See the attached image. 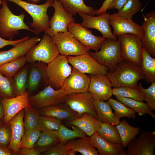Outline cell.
I'll return each mask as SVG.
<instances>
[{
    "instance_id": "cell-55",
    "label": "cell",
    "mask_w": 155,
    "mask_h": 155,
    "mask_svg": "<svg viewBox=\"0 0 155 155\" xmlns=\"http://www.w3.org/2000/svg\"><path fill=\"white\" fill-rule=\"evenodd\" d=\"M29 3L37 4L40 1V0H27Z\"/></svg>"
},
{
    "instance_id": "cell-27",
    "label": "cell",
    "mask_w": 155,
    "mask_h": 155,
    "mask_svg": "<svg viewBox=\"0 0 155 155\" xmlns=\"http://www.w3.org/2000/svg\"><path fill=\"white\" fill-rule=\"evenodd\" d=\"M47 66L46 63L41 62H38L31 66L26 84V88L30 91L35 90L43 80L44 79L45 81Z\"/></svg>"
},
{
    "instance_id": "cell-28",
    "label": "cell",
    "mask_w": 155,
    "mask_h": 155,
    "mask_svg": "<svg viewBox=\"0 0 155 155\" xmlns=\"http://www.w3.org/2000/svg\"><path fill=\"white\" fill-rule=\"evenodd\" d=\"M68 149H71L82 155H99L98 151L91 144L90 137L74 139L65 143Z\"/></svg>"
},
{
    "instance_id": "cell-18",
    "label": "cell",
    "mask_w": 155,
    "mask_h": 155,
    "mask_svg": "<svg viewBox=\"0 0 155 155\" xmlns=\"http://www.w3.org/2000/svg\"><path fill=\"white\" fill-rule=\"evenodd\" d=\"M90 81L88 90L94 100L107 101L112 94L110 81L106 75H90Z\"/></svg>"
},
{
    "instance_id": "cell-15",
    "label": "cell",
    "mask_w": 155,
    "mask_h": 155,
    "mask_svg": "<svg viewBox=\"0 0 155 155\" xmlns=\"http://www.w3.org/2000/svg\"><path fill=\"white\" fill-rule=\"evenodd\" d=\"M29 96L28 92L26 91L23 94L13 97L2 98L0 99L4 110V124L9 125L11 120L20 111L27 107L32 106Z\"/></svg>"
},
{
    "instance_id": "cell-21",
    "label": "cell",
    "mask_w": 155,
    "mask_h": 155,
    "mask_svg": "<svg viewBox=\"0 0 155 155\" xmlns=\"http://www.w3.org/2000/svg\"><path fill=\"white\" fill-rule=\"evenodd\" d=\"M142 24L144 36L141 40L143 47L153 57H155V11L153 10L144 16Z\"/></svg>"
},
{
    "instance_id": "cell-26",
    "label": "cell",
    "mask_w": 155,
    "mask_h": 155,
    "mask_svg": "<svg viewBox=\"0 0 155 155\" xmlns=\"http://www.w3.org/2000/svg\"><path fill=\"white\" fill-rule=\"evenodd\" d=\"M93 104L97 119L101 122H106L115 126L120 122L112 111L108 101L94 100Z\"/></svg>"
},
{
    "instance_id": "cell-48",
    "label": "cell",
    "mask_w": 155,
    "mask_h": 155,
    "mask_svg": "<svg viewBox=\"0 0 155 155\" xmlns=\"http://www.w3.org/2000/svg\"><path fill=\"white\" fill-rule=\"evenodd\" d=\"M30 37L26 36L23 38L16 40H7L0 36V49L5 46L11 45L14 46L19 43L29 39Z\"/></svg>"
},
{
    "instance_id": "cell-41",
    "label": "cell",
    "mask_w": 155,
    "mask_h": 155,
    "mask_svg": "<svg viewBox=\"0 0 155 155\" xmlns=\"http://www.w3.org/2000/svg\"><path fill=\"white\" fill-rule=\"evenodd\" d=\"M142 6L140 0H129L117 13L124 19H131L133 16L140 10Z\"/></svg>"
},
{
    "instance_id": "cell-34",
    "label": "cell",
    "mask_w": 155,
    "mask_h": 155,
    "mask_svg": "<svg viewBox=\"0 0 155 155\" xmlns=\"http://www.w3.org/2000/svg\"><path fill=\"white\" fill-rule=\"evenodd\" d=\"M96 132L108 142L114 143H122L119 133L115 125L106 122H100V127Z\"/></svg>"
},
{
    "instance_id": "cell-13",
    "label": "cell",
    "mask_w": 155,
    "mask_h": 155,
    "mask_svg": "<svg viewBox=\"0 0 155 155\" xmlns=\"http://www.w3.org/2000/svg\"><path fill=\"white\" fill-rule=\"evenodd\" d=\"M68 31L82 44L89 49L97 52L105 38L93 34L92 31L83 27L81 24L73 22L67 26Z\"/></svg>"
},
{
    "instance_id": "cell-52",
    "label": "cell",
    "mask_w": 155,
    "mask_h": 155,
    "mask_svg": "<svg viewBox=\"0 0 155 155\" xmlns=\"http://www.w3.org/2000/svg\"><path fill=\"white\" fill-rule=\"evenodd\" d=\"M10 150L0 147V155H12L14 154L13 152Z\"/></svg>"
},
{
    "instance_id": "cell-22",
    "label": "cell",
    "mask_w": 155,
    "mask_h": 155,
    "mask_svg": "<svg viewBox=\"0 0 155 155\" xmlns=\"http://www.w3.org/2000/svg\"><path fill=\"white\" fill-rule=\"evenodd\" d=\"M24 109L13 118L9 124L11 129V138L7 149L11 150L15 155L18 154L21 140L25 131L24 121Z\"/></svg>"
},
{
    "instance_id": "cell-33",
    "label": "cell",
    "mask_w": 155,
    "mask_h": 155,
    "mask_svg": "<svg viewBox=\"0 0 155 155\" xmlns=\"http://www.w3.org/2000/svg\"><path fill=\"white\" fill-rule=\"evenodd\" d=\"M115 97L117 100L131 108L135 113H138L139 115H144L147 114L153 118H155V114L147 103L129 98L119 96H115Z\"/></svg>"
},
{
    "instance_id": "cell-40",
    "label": "cell",
    "mask_w": 155,
    "mask_h": 155,
    "mask_svg": "<svg viewBox=\"0 0 155 155\" xmlns=\"http://www.w3.org/2000/svg\"><path fill=\"white\" fill-rule=\"evenodd\" d=\"M112 94L115 96L129 98L138 101L145 100L138 88H136L129 87L114 88L112 89Z\"/></svg>"
},
{
    "instance_id": "cell-11",
    "label": "cell",
    "mask_w": 155,
    "mask_h": 155,
    "mask_svg": "<svg viewBox=\"0 0 155 155\" xmlns=\"http://www.w3.org/2000/svg\"><path fill=\"white\" fill-rule=\"evenodd\" d=\"M94 100L91 93L88 90L82 93L67 94L63 102L81 116L84 113H88L97 119L93 104Z\"/></svg>"
},
{
    "instance_id": "cell-10",
    "label": "cell",
    "mask_w": 155,
    "mask_h": 155,
    "mask_svg": "<svg viewBox=\"0 0 155 155\" xmlns=\"http://www.w3.org/2000/svg\"><path fill=\"white\" fill-rule=\"evenodd\" d=\"M60 55L76 56L88 53L90 50L76 39L68 31L59 32L52 36Z\"/></svg>"
},
{
    "instance_id": "cell-36",
    "label": "cell",
    "mask_w": 155,
    "mask_h": 155,
    "mask_svg": "<svg viewBox=\"0 0 155 155\" xmlns=\"http://www.w3.org/2000/svg\"><path fill=\"white\" fill-rule=\"evenodd\" d=\"M70 129L61 123L57 131L60 142L65 144L68 141L77 138L86 137V133L78 127L72 125Z\"/></svg>"
},
{
    "instance_id": "cell-57",
    "label": "cell",
    "mask_w": 155,
    "mask_h": 155,
    "mask_svg": "<svg viewBox=\"0 0 155 155\" xmlns=\"http://www.w3.org/2000/svg\"><path fill=\"white\" fill-rule=\"evenodd\" d=\"M3 3V1L1 0H0V6Z\"/></svg>"
},
{
    "instance_id": "cell-38",
    "label": "cell",
    "mask_w": 155,
    "mask_h": 155,
    "mask_svg": "<svg viewBox=\"0 0 155 155\" xmlns=\"http://www.w3.org/2000/svg\"><path fill=\"white\" fill-rule=\"evenodd\" d=\"M112 108L114 111V114L117 119L120 120L122 117H126L135 119L136 117L135 113L132 109L122 103L110 98L108 100Z\"/></svg>"
},
{
    "instance_id": "cell-4",
    "label": "cell",
    "mask_w": 155,
    "mask_h": 155,
    "mask_svg": "<svg viewBox=\"0 0 155 155\" xmlns=\"http://www.w3.org/2000/svg\"><path fill=\"white\" fill-rule=\"evenodd\" d=\"M100 49L97 52L89 51L88 53L99 63L106 67L109 72L113 71L117 65L124 61L118 40L106 38L102 42Z\"/></svg>"
},
{
    "instance_id": "cell-58",
    "label": "cell",
    "mask_w": 155,
    "mask_h": 155,
    "mask_svg": "<svg viewBox=\"0 0 155 155\" xmlns=\"http://www.w3.org/2000/svg\"><path fill=\"white\" fill-rule=\"evenodd\" d=\"M3 124H2V123H1V121H0V127L1 126V125H2Z\"/></svg>"
},
{
    "instance_id": "cell-6",
    "label": "cell",
    "mask_w": 155,
    "mask_h": 155,
    "mask_svg": "<svg viewBox=\"0 0 155 155\" xmlns=\"http://www.w3.org/2000/svg\"><path fill=\"white\" fill-rule=\"evenodd\" d=\"M60 55L52 37L44 34L40 42L30 49L25 55L27 62H43L49 64Z\"/></svg>"
},
{
    "instance_id": "cell-14",
    "label": "cell",
    "mask_w": 155,
    "mask_h": 155,
    "mask_svg": "<svg viewBox=\"0 0 155 155\" xmlns=\"http://www.w3.org/2000/svg\"><path fill=\"white\" fill-rule=\"evenodd\" d=\"M126 155H154L155 135L142 130L139 136L128 144Z\"/></svg>"
},
{
    "instance_id": "cell-23",
    "label": "cell",
    "mask_w": 155,
    "mask_h": 155,
    "mask_svg": "<svg viewBox=\"0 0 155 155\" xmlns=\"http://www.w3.org/2000/svg\"><path fill=\"white\" fill-rule=\"evenodd\" d=\"M90 137L91 144L97 149L99 155H126L127 151L121 144L108 142L97 132Z\"/></svg>"
},
{
    "instance_id": "cell-24",
    "label": "cell",
    "mask_w": 155,
    "mask_h": 155,
    "mask_svg": "<svg viewBox=\"0 0 155 155\" xmlns=\"http://www.w3.org/2000/svg\"><path fill=\"white\" fill-rule=\"evenodd\" d=\"M40 115L52 117L61 120L72 121L81 117L64 102L39 109Z\"/></svg>"
},
{
    "instance_id": "cell-32",
    "label": "cell",
    "mask_w": 155,
    "mask_h": 155,
    "mask_svg": "<svg viewBox=\"0 0 155 155\" xmlns=\"http://www.w3.org/2000/svg\"><path fill=\"white\" fill-rule=\"evenodd\" d=\"M116 126L124 148L127 147L129 143L140 133V130L138 127H134L131 125L125 119L120 121Z\"/></svg>"
},
{
    "instance_id": "cell-9",
    "label": "cell",
    "mask_w": 155,
    "mask_h": 155,
    "mask_svg": "<svg viewBox=\"0 0 155 155\" xmlns=\"http://www.w3.org/2000/svg\"><path fill=\"white\" fill-rule=\"evenodd\" d=\"M52 6L55 11L53 16L49 20V27L44 31V34L51 37L59 32L68 31V25L75 22L73 16L64 9L60 1L54 0Z\"/></svg>"
},
{
    "instance_id": "cell-39",
    "label": "cell",
    "mask_w": 155,
    "mask_h": 155,
    "mask_svg": "<svg viewBox=\"0 0 155 155\" xmlns=\"http://www.w3.org/2000/svg\"><path fill=\"white\" fill-rule=\"evenodd\" d=\"M24 125L25 130L37 129L40 115L39 111L32 106L24 109Z\"/></svg>"
},
{
    "instance_id": "cell-19",
    "label": "cell",
    "mask_w": 155,
    "mask_h": 155,
    "mask_svg": "<svg viewBox=\"0 0 155 155\" xmlns=\"http://www.w3.org/2000/svg\"><path fill=\"white\" fill-rule=\"evenodd\" d=\"M90 81L89 75L72 67L71 74L65 80L61 88L67 94L83 92L88 90Z\"/></svg>"
},
{
    "instance_id": "cell-42",
    "label": "cell",
    "mask_w": 155,
    "mask_h": 155,
    "mask_svg": "<svg viewBox=\"0 0 155 155\" xmlns=\"http://www.w3.org/2000/svg\"><path fill=\"white\" fill-rule=\"evenodd\" d=\"M62 121V120L52 117L40 115L37 129L41 131H57Z\"/></svg>"
},
{
    "instance_id": "cell-46",
    "label": "cell",
    "mask_w": 155,
    "mask_h": 155,
    "mask_svg": "<svg viewBox=\"0 0 155 155\" xmlns=\"http://www.w3.org/2000/svg\"><path fill=\"white\" fill-rule=\"evenodd\" d=\"M11 138V131L9 125L2 124L0 127V147L7 148Z\"/></svg>"
},
{
    "instance_id": "cell-3",
    "label": "cell",
    "mask_w": 155,
    "mask_h": 155,
    "mask_svg": "<svg viewBox=\"0 0 155 155\" xmlns=\"http://www.w3.org/2000/svg\"><path fill=\"white\" fill-rule=\"evenodd\" d=\"M12 2L20 6L27 12L32 19L30 23V28L34 29V33L38 35L49 27V17L47 14L48 8L52 6L54 0H46L41 5L28 2L22 0H5Z\"/></svg>"
},
{
    "instance_id": "cell-53",
    "label": "cell",
    "mask_w": 155,
    "mask_h": 155,
    "mask_svg": "<svg viewBox=\"0 0 155 155\" xmlns=\"http://www.w3.org/2000/svg\"><path fill=\"white\" fill-rule=\"evenodd\" d=\"M4 117V112L3 105L0 101V119L3 121Z\"/></svg>"
},
{
    "instance_id": "cell-31",
    "label": "cell",
    "mask_w": 155,
    "mask_h": 155,
    "mask_svg": "<svg viewBox=\"0 0 155 155\" xmlns=\"http://www.w3.org/2000/svg\"><path fill=\"white\" fill-rule=\"evenodd\" d=\"M140 67L147 82H155V58L152 57L143 47L141 51Z\"/></svg>"
},
{
    "instance_id": "cell-49",
    "label": "cell",
    "mask_w": 155,
    "mask_h": 155,
    "mask_svg": "<svg viewBox=\"0 0 155 155\" xmlns=\"http://www.w3.org/2000/svg\"><path fill=\"white\" fill-rule=\"evenodd\" d=\"M40 153L34 147L32 148H20L18 155H39Z\"/></svg>"
},
{
    "instance_id": "cell-17",
    "label": "cell",
    "mask_w": 155,
    "mask_h": 155,
    "mask_svg": "<svg viewBox=\"0 0 155 155\" xmlns=\"http://www.w3.org/2000/svg\"><path fill=\"white\" fill-rule=\"evenodd\" d=\"M78 13L82 19L81 24L84 27L98 30L105 38L117 39V37L113 35L111 30L108 18L109 13L106 12L96 17L82 12H79Z\"/></svg>"
},
{
    "instance_id": "cell-5",
    "label": "cell",
    "mask_w": 155,
    "mask_h": 155,
    "mask_svg": "<svg viewBox=\"0 0 155 155\" xmlns=\"http://www.w3.org/2000/svg\"><path fill=\"white\" fill-rule=\"evenodd\" d=\"M69 63L67 56L60 55L47 64L45 72L46 82L56 90L61 88L72 71V67Z\"/></svg>"
},
{
    "instance_id": "cell-43",
    "label": "cell",
    "mask_w": 155,
    "mask_h": 155,
    "mask_svg": "<svg viewBox=\"0 0 155 155\" xmlns=\"http://www.w3.org/2000/svg\"><path fill=\"white\" fill-rule=\"evenodd\" d=\"M0 96L11 98L16 96L12 78H9L0 73Z\"/></svg>"
},
{
    "instance_id": "cell-45",
    "label": "cell",
    "mask_w": 155,
    "mask_h": 155,
    "mask_svg": "<svg viewBox=\"0 0 155 155\" xmlns=\"http://www.w3.org/2000/svg\"><path fill=\"white\" fill-rule=\"evenodd\" d=\"M137 88L151 109L155 110V82L151 83V85L146 89L142 86L141 82H140L138 84Z\"/></svg>"
},
{
    "instance_id": "cell-44",
    "label": "cell",
    "mask_w": 155,
    "mask_h": 155,
    "mask_svg": "<svg viewBox=\"0 0 155 155\" xmlns=\"http://www.w3.org/2000/svg\"><path fill=\"white\" fill-rule=\"evenodd\" d=\"M41 133V131L37 129L32 130H25L21 140L20 148H34Z\"/></svg>"
},
{
    "instance_id": "cell-54",
    "label": "cell",
    "mask_w": 155,
    "mask_h": 155,
    "mask_svg": "<svg viewBox=\"0 0 155 155\" xmlns=\"http://www.w3.org/2000/svg\"><path fill=\"white\" fill-rule=\"evenodd\" d=\"M76 152L71 149H69L68 150L67 155H75Z\"/></svg>"
},
{
    "instance_id": "cell-51",
    "label": "cell",
    "mask_w": 155,
    "mask_h": 155,
    "mask_svg": "<svg viewBox=\"0 0 155 155\" xmlns=\"http://www.w3.org/2000/svg\"><path fill=\"white\" fill-rule=\"evenodd\" d=\"M113 0H105L101 7L99 9L96 10V14L98 16L106 12L110 5Z\"/></svg>"
},
{
    "instance_id": "cell-50",
    "label": "cell",
    "mask_w": 155,
    "mask_h": 155,
    "mask_svg": "<svg viewBox=\"0 0 155 155\" xmlns=\"http://www.w3.org/2000/svg\"><path fill=\"white\" fill-rule=\"evenodd\" d=\"M129 0H114L111 3L108 10L116 9H121Z\"/></svg>"
},
{
    "instance_id": "cell-12",
    "label": "cell",
    "mask_w": 155,
    "mask_h": 155,
    "mask_svg": "<svg viewBox=\"0 0 155 155\" xmlns=\"http://www.w3.org/2000/svg\"><path fill=\"white\" fill-rule=\"evenodd\" d=\"M67 57L72 67L83 73L106 75L109 71L106 67L98 62L88 52L80 55Z\"/></svg>"
},
{
    "instance_id": "cell-16",
    "label": "cell",
    "mask_w": 155,
    "mask_h": 155,
    "mask_svg": "<svg viewBox=\"0 0 155 155\" xmlns=\"http://www.w3.org/2000/svg\"><path fill=\"white\" fill-rule=\"evenodd\" d=\"M108 18L113 29V34L114 36L132 33L137 35L141 40L142 39L144 34L142 27L131 19H124L117 12L111 15L109 13Z\"/></svg>"
},
{
    "instance_id": "cell-35",
    "label": "cell",
    "mask_w": 155,
    "mask_h": 155,
    "mask_svg": "<svg viewBox=\"0 0 155 155\" xmlns=\"http://www.w3.org/2000/svg\"><path fill=\"white\" fill-rule=\"evenodd\" d=\"M28 71V66H24L12 78L16 96L23 94L26 91Z\"/></svg>"
},
{
    "instance_id": "cell-30",
    "label": "cell",
    "mask_w": 155,
    "mask_h": 155,
    "mask_svg": "<svg viewBox=\"0 0 155 155\" xmlns=\"http://www.w3.org/2000/svg\"><path fill=\"white\" fill-rule=\"evenodd\" d=\"M61 3L64 9L73 16L79 12L85 13L89 15L94 16L96 10L94 8L86 5L83 0H58Z\"/></svg>"
},
{
    "instance_id": "cell-25",
    "label": "cell",
    "mask_w": 155,
    "mask_h": 155,
    "mask_svg": "<svg viewBox=\"0 0 155 155\" xmlns=\"http://www.w3.org/2000/svg\"><path fill=\"white\" fill-rule=\"evenodd\" d=\"M67 122L71 125L78 127L89 137L96 132L100 127V122L91 114L87 113H84L81 117L74 120Z\"/></svg>"
},
{
    "instance_id": "cell-8",
    "label": "cell",
    "mask_w": 155,
    "mask_h": 155,
    "mask_svg": "<svg viewBox=\"0 0 155 155\" xmlns=\"http://www.w3.org/2000/svg\"><path fill=\"white\" fill-rule=\"evenodd\" d=\"M67 94L62 88L56 90L49 85L37 94L29 96L32 106L40 109L63 102Z\"/></svg>"
},
{
    "instance_id": "cell-2",
    "label": "cell",
    "mask_w": 155,
    "mask_h": 155,
    "mask_svg": "<svg viewBox=\"0 0 155 155\" xmlns=\"http://www.w3.org/2000/svg\"><path fill=\"white\" fill-rule=\"evenodd\" d=\"M2 5L0 9V36L12 40L16 35L19 34L20 30H28L34 33V30L24 23V13L18 15L13 14L6 0L3 1Z\"/></svg>"
},
{
    "instance_id": "cell-7",
    "label": "cell",
    "mask_w": 155,
    "mask_h": 155,
    "mask_svg": "<svg viewBox=\"0 0 155 155\" xmlns=\"http://www.w3.org/2000/svg\"><path fill=\"white\" fill-rule=\"evenodd\" d=\"M120 44L121 55L124 61L134 63L140 67L142 41L137 35L128 33L117 36Z\"/></svg>"
},
{
    "instance_id": "cell-47",
    "label": "cell",
    "mask_w": 155,
    "mask_h": 155,
    "mask_svg": "<svg viewBox=\"0 0 155 155\" xmlns=\"http://www.w3.org/2000/svg\"><path fill=\"white\" fill-rule=\"evenodd\" d=\"M68 149L65 144L60 142L50 149L43 153L45 155H67Z\"/></svg>"
},
{
    "instance_id": "cell-20",
    "label": "cell",
    "mask_w": 155,
    "mask_h": 155,
    "mask_svg": "<svg viewBox=\"0 0 155 155\" xmlns=\"http://www.w3.org/2000/svg\"><path fill=\"white\" fill-rule=\"evenodd\" d=\"M41 40L39 37H32L19 43L8 50L0 51V66L25 56L29 50Z\"/></svg>"
},
{
    "instance_id": "cell-29",
    "label": "cell",
    "mask_w": 155,
    "mask_h": 155,
    "mask_svg": "<svg viewBox=\"0 0 155 155\" xmlns=\"http://www.w3.org/2000/svg\"><path fill=\"white\" fill-rule=\"evenodd\" d=\"M59 142L57 131H44L41 132L34 148L42 153L50 149Z\"/></svg>"
},
{
    "instance_id": "cell-1",
    "label": "cell",
    "mask_w": 155,
    "mask_h": 155,
    "mask_svg": "<svg viewBox=\"0 0 155 155\" xmlns=\"http://www.w3.org/2000/svg\"><path fill=\"white\" fill-rule=\"evenodd\" d=\"M112 87H129L137 88L139 81L144 79L141 67L132 62L123 61L119 63L113 72L106 75Z\"/></svg>"
},
{
    "instance_id": "cell-56",
    "label": "cell",
    "mask_w": 155,
    "mask_h": 155,
    "mask_svg": "<svg viewBox=\"0 0 155 155\" xmlns=\"http://www.w3.org/2000/svg\"><path fill=\"white\" fill-rule=\"evenodd\" d=\"M150 133L152 135H155V131L152 132H150Z\"/></svg>"
},
{
    "instance_id": "cell-37",
    "label": "cell",
    "mask_w": 155,
    "mask_h": 155,
    "mask_svg": "<svg viewBox=\"0 0 155 155\" xmlns=\"http://www.w3.org/2000/svg\"><path fill=\"white\" fill-rule=\"evenodd\" d=\"M27 62L25 56L0 66V73L9 78H12L14 75Z\"/></svg>"
}]
</instances>
